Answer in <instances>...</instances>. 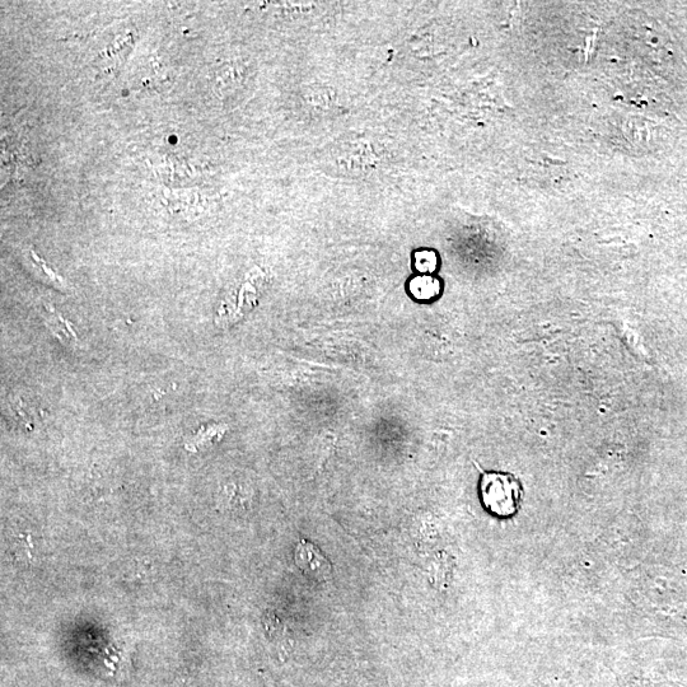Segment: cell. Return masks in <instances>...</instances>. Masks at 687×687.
Returning a JSON list of instances; mask_svg holds the SVG:
<instances>
[{
    "instance_id": "1",
    "label": "cell",
    "mask_w": 687,
    "mask_h": 687,
    "mask_svg": "<svg viewBox=\"0 0 687 687\" xmlns=\"http://www.w3.org/2000/svg\"><path fill=\"white\" fill-rule=\"evenodd\" d=\"M479 492L486 512L494 517H512L521 506L522 486L511 474L484 472Z\"/></svg>"
},
{
    "instance_id": "3",
    "label": "cell",
    "mask_w": 687,
    "mask_h": 687,
    "mask_svg": "<svg viewBox=\"0 0 687 687\" xmlns=\"http://www.w3.org/2000/svg\"><path fill=\"white\" fill-rule=\"evenodd\" d=\"M439 282L432 277H418L410 284L411 293L419 299H432L439 293Z\"/></svg>"
},
{
    "instance_id": "4",
    "label": "cell",
    "mask_w": 687,
    "mask_h": 687,
    "mask_svg": "<svg viewBox=\"0 0 687 687\" xmlns=\"http://www.w3.org/2000/svg\"><path fill=\"white\" fill-rule=\"evenodd\" d=\"M417 268L423 273H432L437 268V256L432 251L417 254Z\"/></svg>"
},
{
    "instance_id": "2",
    "label": "cell",
    "mask_w": 687,
    "mask_h": 687,
    "mask_svg": "<svg viewBox=\"0 0 687 687\" xmlns=\"http://www.w3.org/2000/svg\"><path fill=\"white\" fill-rule=\"evenodd\" d=\"M294 562L307 577L316 582H326L333 577V565L320 548L302 539L294 551Z\"/></svg>"
}]
</instances>
